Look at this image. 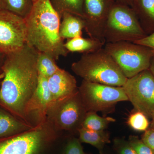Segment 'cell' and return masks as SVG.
Returning a JSON list of instances; mask_svg holds the SVG:
<instances>
[{"label":"cell","mask_w":154,"mask_h":154,"mask_svg":"<svg viewBox=\"0 0 154 154\" xmlns=\"http://www.w3.org/2000/svg\"><path fill=\"white\" fill-rule=\"evenodd\" d=\"M60 18L53 8L50 0H37L25 19L26 44L55 60L66 57L69 52L59 35Z\"/></svg>","instance_id":"cell-2"},{"label":"cell","mask_w":154,"mask_h":154,"mask_svg":"<svg viewBox=\"0 0 154 154\" xmlns=\"http://www.w3.org/2000/svg\"><path fill=\"white\" fill-rule=\"evenodd\" d=\"M105 43L91 38H85L82 36L68 39L64 46L69 52L89 53L103 48Z\"/></svg>","instance_id":"cell-17"},{"label":"cell","mask_w":154,"mask_h":154,"mask_svg":"<svg viewBox=\"0 0 154 154\" xmlns=\"http://www.w3.org/2000/svg\"><path fill=\"white\" fill-rule=\"evenodd\" d=\"M4 0H0V10H3V4Z\"/></svg>","instance_id":"cell-33"},{"label":"cell","mask_w":154,"mask_h":154,"mask_svg":"<svg viewBox=\"0 0 154 154\" xmlns=\"http://www.w3.org/2000/svg\"><path fill=\"white\" fill-rule=\"evenodd\" d=\"M116 0H84L85 29L90 38L106 44L104 31Z\"/></svg>","instance_id":"cell-10"},{"label":"cell","mask_w":154,"mask_h":154,"mask_svg":"<svg viewBox=\"0 0 154 154\" xmlns=\"http://www.w3.org/2000/svg\"><path fill=\"white\" fill-rule=\"evenodd\" d=\"M128 142L137 154H154L151 149L137 137H130Z\"/></svg>","instance_id":"cell-24"},{"label":"cell","mask_w":154,"mask_h":154,"mask_svg":"<svg viewBox=\"0 0 154 154\" xmlns=\"http://www.w3.org/2000/svg\"><path fill=\"white\" fill-rule=\"evenodd\" d=\"M48 83L53 104L79 92L75 78L69 72L61 68L48 79Z\"/></svg>","instance_id":"cell-12"},{"label":"cell","mask_w":154,"mask_h":154,"mask_svg":"<svg viewBox=\"0 0 154 154\" xmlns=\"http://www.w3.org/2000/svg\"><path fill=\"white\" fill-rule=\"evenodd\" d=\"M146 36L132 8L116 3L105 27L104 38L106 43L133 42Z\"/></svg>","instance_id":"cell-4"},{"label":"cell","mask_w":154,"mask_h":154,"mask_svg":"<svg viewBox=\"0 0 154 154\" xmlns=\"http://www.w3.org/2000/svg\"><path fill=\"white\" fill-rule=\"evenodd\" d=\"M6 55L0 53V86L1 82L4 77V73L3 70V66L5 62Z\"/></svg>","instance_id":"cell-29"},{"label":"cell","mask_w":154,"mask_h":154,"mask_svg":"<svg viewBox=\"0 0 154 154\" xmlns=\"http://www.w3.org/2000/svg\"><path fill=\"white\" fill-rule=\"evenodd\" d=\"M56 116V121L61 129H72L77 125L82 119H84L87 112L79 92L73 96L60 102Z\"/></svg>","instance_id":"cell-11"},{"label":"cell","mask_w":154,"mask_h":154,"mask_svg":"<svg viewBox=\"0 0 154 154\" xmlns=\"http://www.w3.org/2000/svg\"><path fill=\"white\" fill-rule=\"evenodd\" d=\"M142 140L154 152V127H151L150 128L146 131L143 135Z\"/></svg>","instance_id":"cell-27"},{"label":"cell","mask_w":154,"mask_h":154,"mask_svg":"<svg viewBox=\"0 0 154 154\" xmlns=\"http://www.w3.org/2000/svg\"><path fill=\"white\" fill-rule=\"evenodd\" d=\"M38 56V51L27 44L6 55L0 86V106L17 118H24L37 87Z\"/></svg>","instance_id":"cell-1"},{"label":"cell","mask_w":154,"mask_h":154,"mask_svg":"<svg viewBox=\"0 0 154 154\" xmlns=\"http://www.w3.org/2000/svg\"><path fill=\"white\" fill-rule=\"evenodd\" d=\"M53 104V102L48 88V79L38 75L37 87L27 105L25 113L33 110L44 111Z\"/></svg>","instance_id":"cell-13"},{"label":"cell","mask_w":154,"mask_h":154,"mask_svg":"<svg viewBox=\"0 0 154 154\" xmlns=\"http://www.w3.org/2000/svg\"><path fill=\"white\" fill-rule=\"evenodd\" d=\"M51 139L41 130L0 139V154H42Z\"/></svg>","instance_id":"cell-9"},{"label":"cell","mask_w":154,"mask_h":154,"mask_svg":"<svg viewBox=\"0 0 154 154\" xmlns=\"http://www.w3.org/2000/svg\"><path fill=\"white\" fill-rule=\"evenodd\" d=\"M32 1H33V3H34V2H36V1H37V0H32Z\"/></svg>","instance_id":"cell-34"},{"label":"cell","mask_w":154,"mask_h":154,"mask_svg":"<svg viewBox=\"0 0 154 154\" xmlns=\"http://www.w3.org/2000/svg\"><path fill=\"white\" fill-rule=\"evenodd\" d=\"M149 70L151 72L152 74L154 77V56L152 58L151 61L150 65Z\"/></svg>","instance_id":"cell-31"},{"label":"cell","mask_w":154,"mask_h":154,"mask_svg":"<svg viewBox=\"0 0 154 154\" xmlns=\"http://www.w3.org/2000/svg\"><path fill=\"white\" fill-rule=\"evenodd\" d=\"M79 140L81 143L89 144L98 149L100 152L103 151L106 144L110 142V136L104 131H96L81 128L79 130Z\"/></svg>","instance_id":"cell-18"},{"label":"cell","mask_w":154,"mask_h":154,"mask_svg":"<svg viewBox=\"0 0 154 154\" xmlns=\"http://www.w3.org/2000/svg\"><path fill=\"white\" fill-rule=\"evenodd\" d=\"M82 122V127L96 131H102L106 129L111 122L115 119L110 117H101L95 112H88Z\"/></svg>","instance_id":"cell-20"},{"label":"cell","mask_w":154,"mask_h":154,"mask_svg":"<svg viewBox=\"0 0 154 154\" xmlns=\"http://www.w3.org/2000/svg\"><path fill=\"white\" fill-rule=\"evenodd\" d=\"M134 0H116V3L131 7Z\"/></svg>","instance_id":"cell-30"},{"label":"cell","mask_w":154,"mask_h":154,"mask_svg":"<svg viewBox=\"0 0 154 154\" xmlns=\"http://www.w3.org/2000/svg\"><path fill=\"white\" fill-rule=\"evenodd\" d=\"M85 27V21L82 17L69 13H64L60 19V36L63 40L82 36Z\"/></svg>","instance_id":"cell-15"},{"label":"cell","mask_w":154,"mask_h":154,"mask_svg":"<svg viewBox=\"0 0 154 154\" xmlns=\"http://www.w3.org/2000/svg\"><path fill=\"white\" fill-rule=\"evenodd\" d=\"M33 3L32 0H4L3 10L25 19L31 12Z\"/></svg>","instance_id":"cell-21"},{"label":"cell","mask_w":154,"mask_h":154,"mask_svg":"<svg viewBox=\"0 0 154 154\" xmlns=\"http://www.w3.org/2000/svg\"><path fill=\"white\" fill-rule=\"evenodd\" d=\"M37 68L38 75L48 79L60 69L52 57L43 52H38Z\"/></svg>","instance_id":"cell-22"},{"label":"cell","mask_w":154,"mask_h":154,"mask_svg":"<svg viewBox=\"0 0 154 154\" xmlns=\"http://www.w3.org/2000/svg\"><path fill=\"white\" fill-rule=\"evenodd\" d=\"M71 69L83 80L107 85L122 87L128 79L104 48L83 54L72 64Z\"/></svg>","instance_id":"cell-3"},{"label":"cell","mask_w":154,"mask_h":154,"mask_svg":"<svg viewBox=\"0 0 154 154\" xmlns=\"http://www.w3.org/2000/svg\"><path fill=\"white\" fill-rule=\"evenodd\" d=\"M151 118L152 119L151 127H154V112L152 114Z\"/></svg>","instance_id":"cell-32"},{"label":"cell","mask_w":154,"mask_h":154,"mask_svg":"<svg viewBox=\"0 0 154 154\" xmlns=\"http://www.w3.org/2000/svg\"><path fill=\"white\" fill-rule=\"evenodd\" d=\"M64 154H85L79 140L73 138L67 144Z\"/></svg>","instance_id":"cell-26"},{"label":"cell","mask_w":154,"mask_h":154,"mask_svg":"<svg viewBox=\"0 0 154 154\" xmlns=\"http://www.w3.org/2000/svg\"><path fill=\"white\" fill-rule=\"evenodd\" d=\"M114 146L118 154H137L128 142L124 140L116 139Z\"/></svg>","instance_id":"cell-25"},{"label":"cell","mask_w":154,"mask_h":154,"mask_svg":"<svg viewBox=\"0 0 154 154\" xmlns=\"http://www.w3.org/2000/svg\"><path fill=\"white\" fill-rule=\"evenodd\" d=\"M104 48L127 79L149 69L154 56L150 48L130 42L106 43Z\"/></svg>","instance_id":"cell-5"},{"label":"cell","mask_w":154,"mask_h":154,"mask_svg":"<svg viewBox=\"0 0 154 154\" xmlns=\"http://www.w3.org/2000/svg\"><path fill=\"white\" fill-rule=\"evenodd\" d=\"M128 123L132 129L139 131H146L149 124L148 117L138 111L130 116Z\"/></svg>","instance_id":"cell-23"},{"label":"cell","mask_w":154,"mask_h":154,"mask_svg":"<svg viewBox=\"0 0 154 154\" xmlns=\"http://www.w3.org/2000/svg\"><path fill=\"white\" fill-rule=\"evenodd\" d=\"M26 44L25 19L6 10H0V53L8 55Z\"/></svg>","instance_id":"cell-8"},{"label":"cell","mask_w":154,"mask_h":154,"mask_svg":"<svg viewBox=\"0 0 154 154\" xmlns=\"http://www.w3.org/2000/svg\"><path fill=\"white\" fill-rule=\"evenodd\" d=\"M53 8L60 19L64 13L84 17V0H50Z\"/></svg>","instance_id":"cell-19"},{"label":"cell","mask_w":154,"mask_h":154,"mask_svg":"<svg viewBox=\"0 0 154 154\" xmlns=\"http://www.w3.org/2000/svg\"><path fill=\"white\" fill-rule=\"evenodd\" d=\"M122 88L135 109L151 118L154 112V77L149 69L128 79Z\"/></svg>","instance_id":"cell-7"},{"label":"cell","mask_w":154,"mask_h":154,"mask_svg":"<svg viewBox=\"0 0 154 154\" xmlns=\"http://www.w3.org/2000/svg\"><path fill=\"white\" fill-rule=\"evenodd\" d=\"M147 35L154 31V0H134L131 6Z\"/></svg>","instance_id":"cell-14"},{"label":"cell","mask_w":154,"mask_h":154,"mask_svg":"<svg viewBox=\"0 0 154 154\" xmlns=\"http://www.w3.org/2000/svg\"><path fill=\"white\" fill-rule=\"evenodd\" d=\"M29 127L0 106V139L25 132Z\"/></svg>","instance_id":"cell-16"},{"label":"cell","mask_w":154,"mask_h":154,"mask_svg":"<svg viewBox=\"0 0 154 154\" xmlns=\"http://www.w3.org/2000/svg\"><path fill=\"white\" fill-rule=\"evenodd\" d=\"M133 42L149 48L152 50L154 53V31L146 37Z\"/></svg>","instance_id":"cell-28"},{"label":"cell","mask_w":154,"mask_h":154,"mask_svg":"<svg viewBox=\"0 0 154 154\" xmlns=\"http://www.w3.org/2000/svg\"><path fill=\"white\" fill-rule=\"evenodd\" d=\"M79 92L88 112L106 111L119 102L128 101L122 87H114L83 80Z\"/></svg>","instance_id":"cell-6"}]
</instances>
